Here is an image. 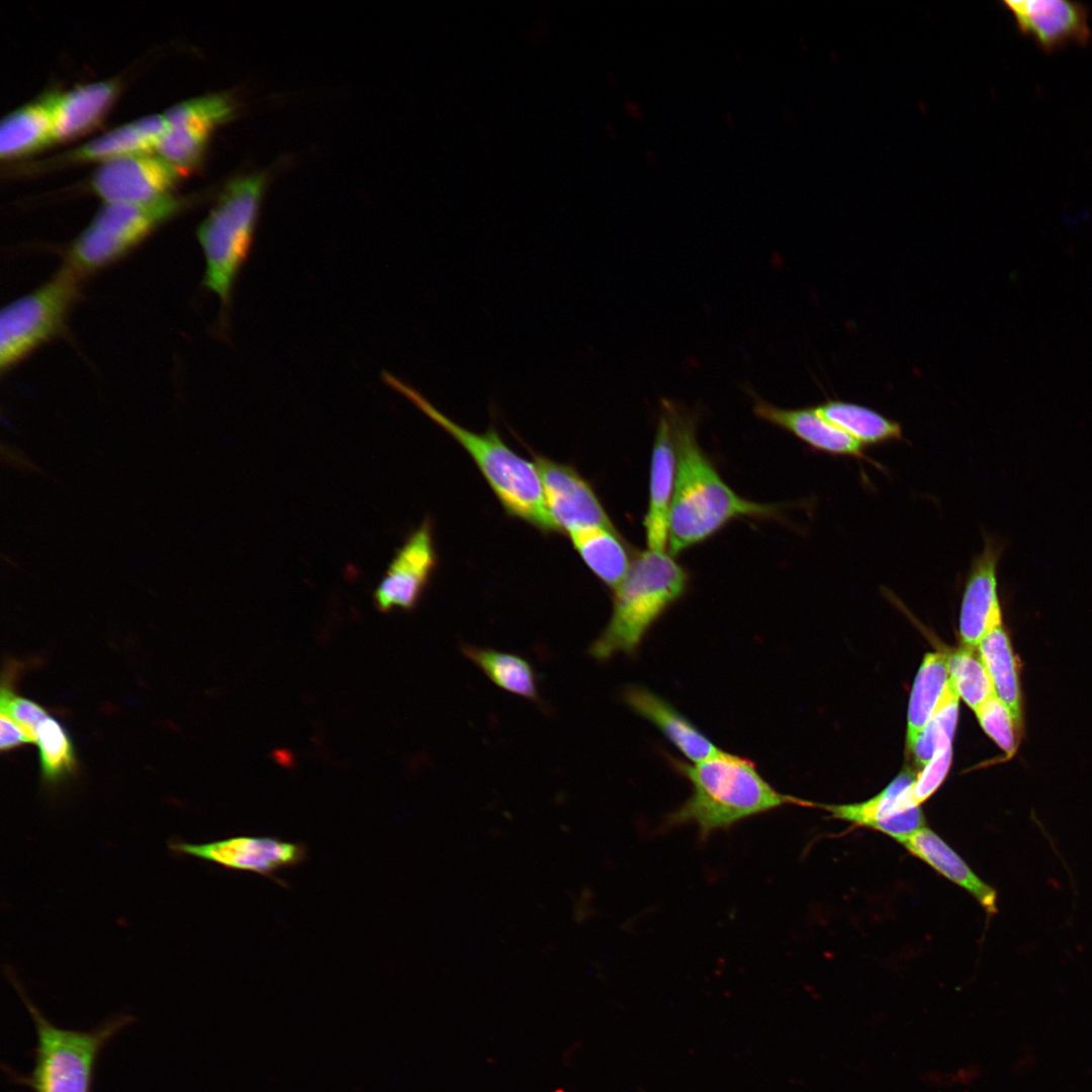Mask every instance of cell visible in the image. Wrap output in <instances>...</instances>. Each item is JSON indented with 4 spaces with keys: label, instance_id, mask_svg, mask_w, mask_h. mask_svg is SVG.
Wrapping results in <instances>:
<instances>
[{
    "label": "cell",
    "instance_id": "1",
    "mask_svg": "<svg viewBox=\"0 0 1092 1092\" xmlns=\"http://www.w3.org/2000/svg\"><path fill=\"white\" fill-rule=\"evenodd\" d=\"M661 406L672 425L676 455L667 542L671 556L707 540L733 520L780 517L779 506L743 498L722 479L698 443L694 415L671 400L662 399Z\"/></svg>",
    "mask_w": 1092,
    "mask_h": 1092
},
{
    "label": "cell",
    "instance_id": "2",
    "mask_svg": "<svg viewBox=\"0 0 1092 1092\" xmlns=\"http://www.w3.org/2000/svg\"><path fill=\"white\" fill-rule=\"evenodd\" d=\"M673 768L692 785V794L665 819L667 829L695 825L704 840L718 830L788 804L808 802L777 791L746 757L727 751L688 763L668 756Z\"/></svg>",
    "mask_w": 1092,
    "mask_h": 1092
},
{
    "label": "cell",
    "instance_id": "3",
    "mask_svg": "<svg viewBox=\"0 0 1092 1092\" xmlns=\"http://www.w3.org/2000/svg\"><path fill=\"white\" fill-rule=\"evenodd\" d=\"M382 379L462 446L509 516L543 533H557L547 513L540 475L534 462L511 449L494 428L483 433L469 431L443 415L424 395L396 376L383 372Z\"/></svg>",
    "mask_w": 1092,
    "mask_h": 1092
},
{
    "label": "cell",
    "instance_id": "4",
    "mask_svg": "<svg viewBox=\"0 0 1092 1092\" xmlns=\"http://www.w3.org/2000/svg\"><path fill=\"white\" fill-rule=\"evenodd\" d=\"M688 584V572L670 554L650 549L638 553L613 590V611L590 645L592 657L603 661L618 653L636 654L651 626L684 597Z\"/></svg>",
    "mask_w": 1092,
    "mask_h": 1092
},
{
    "label": "cell",
    "instance_id": "5",
    "mask_svg": "<svg viewBox=\"0 0 1092 1092\" xmlns=\"http://www.w3.org/2000/svg\"><path fill=\"white\" fill-rule=\"evenodd\" d=\"M266 177L252 173L232 180L197 229L205 259L203 285L228 308L237 278L249 258Z\"/></svg>",
    "mask_w": 1092,
    "mask_h": 1092
},
{
    "label": "cell",
    "instance_id": "6",
    "mask_svg": "<svg viewBox=\"0 0 1092 1092\" xmlns=\"http://www.w3.org/2000/svg\"><path fill=\"white\" fill-rule=\"evenodd\" d=\"M13 985L31 1016L36 1034L33 1067L23 1079L25 1085L33 1092H91L99 1054L130 1018L120 1016L89 1031L59 1027L26 998L15 980Z\"/></svg>",
    "mask_w": 1092,
    "mask_h": 1092
},
{
    "label": "cell",
    "instance_id": "7",
    "mask_svg": "<svg viewBox=\"0 0 1092 1092\" xmlns=\"http://www.w3.org/2000/svg\"><path fill=\"white\" fill-rule=\"evenodd\" d=\"M82 277L65 264L48 282L2 309V372L63 331L69 311L78 298Z\"/></svg>",
    "mask_w": 1092,
    "mask_h": 1092
},
{
    "label": "cell",
    "instance_id": "8",
    "mask_svg": "<svg viewBox=\"0 0 1092 1092\" xmlns=\"http://www.w3.org/2000/svg\"><path fill=\"white\" fill-rule=\"evenodd\" d=\"M181 201L105 202L71 246L65 264L84 276L117 260L171 217Z\"/></svg>",
    "mask_w": 1092,
    "mask_h": 1092
},
{
    "label": "cell",
    "instance_id": "9",
    "mask_svg": "<svg viewBox=\"0 0 1092 1092\" xmlns=\"http://www.w3.org/2000/svg\"><path fill=\"white\" fill-rule=\"evenodd\" d=\"M170 848L179 854L194 856L228 870L263 876L277 883H280L276 878L278 873L297 867L307 858L304 843L273 836L239 835L200 844L171 842Z\"/></svg>",
    "mask_w": 1092,
    "mask_h": 1092
},
{
    "label": "cell",
    "instance_id": "10",
    "mask_svg": "<svg viewBox=\"0 0 1092 1092\" xmlns=\"http://www.w3.org/2000/svg\"><path fill=\"white\" fill-rule=\"evenodd\" d=\"M547 513L557 533L616 528L590 483L570 464L533 453Z\"/></svg>",
    "mask_w": 1092,
    "mask_h": 1092
},
{
    "label": "cell",
    "instance_id": "11",
    "mask_svg": "<svg viewBox=\"0 0 1092 1092\" xmlns=\"http://www.w3.org/2000/svg\"><path fill=\"white\" fill-rule=\"evenodd\" d=\"M438 555L431 519L426 518L396 550L374 592L381 612L413 610L437 567Z\"/></svg>",
    "mask_w": 1092,
    "mask_h": 1092
},
{
    "label": "cell",
    "instance_id": "12",
    "mask_svg": "<svg viewBox=\"0 0 1092 1092\" xmlns=\"http://www.w3.org/2000/svg\"><path fill=\"white\" fill-rule=\"evenodd\" d=\"M916 777L917 774L907 769L872 799L821 807L832 818L875 829L901 843L926 825L923 811L914 799Z\"/></svg>",
    "mask_w": 1092,
    "mask_h": 1092
},
{
    "label": "cell",
    "instance_id": "13",
    "mask_svg": "<svg viewBox=\"0 0 1092 1092\" xmlns=\"http://www.w3.org/2000/svg\"><path fill=\"white\" fill-rule=\"evenodd\" d=\"M1003 549L1001 540L986 535L982 551L972 559L960 612L963 646L978 648L988 633L1002 625L997 570Z\"/></svg>",
    "mask_w": 1092,
    "mask_h": 1092
},
{
    "label": "cell",
    "instance_id": "14",
    "mask_svg": "<svg viewBox=\"0 0 1092 1092\" xmlns=\"http://www.w3.org/2000/svg\"><path fill=\"white\" fill-rule=\"evenodd\" d=\"M179 169L158 154L145 153L104 161L92 187L105 202H146L169 194Z\"/></svg>",
    "mask_w": 1092,
    "mask_h": 1092
},
{
    "label": "cell",
    "instance_id": "15",
    "mask_svg": "<svg viewBox=\"0 0 1092 1092\" xmlns=\"http://www.w3.org/2000/svg\"><path fill=\"white\" fill-rule=\"evenodd\" d=\"M1012 14L1018 30L1031 36L1044 51L1068 42L1089 40V9L1067 0H1007L1002 2Z\"/></svg>",
    "mask_w": 1092,
    "mask_h": 1092
},
{
    "label": "cell",
    "instance_id": "16",
    "mask_svg": "<svg viewBox=\"0 0 1092 1092\" xmlns=\"http://www.w3.org/2000/svg\"><path fill=\"white\" fill-rule=\"evenodd\" d=\"M675 468L672 425L668 414L660 405L651 452L648 509L644 519L646 541L650 550L665 551L667 546Z\"/></svg>",
    "mask_w": 1092,
    "mask_h": 1092
},
{
    "label": "cell",
    "instance_id": "17",
    "mask_svg": "<svg viewBox=\"0 0 1092 1092\" xmlns=\"http://www.w3.org/2000/svg\"><path fill=\"white\" fill-rule=\"evenodd\" d=\"M753 412L761 420L793 434L815 451L832 456L851 457L881 469L864 447L843 431L823 420L813 406L782 408L753 396Z\"/></svg>",
    "mask_w": 1092,
    "mask_h": 1092
},
{
    "label": "cell",
    "instance_id": "18",
    "mask_svg": "<svg viewBox=\"0 0 1092 1092\" xmlns=\"http://www.w3.org/2000/svg\"><path fill=\"white\" fill-rule=\"evenodd\" d=\"M623 700L633 712L652 723L693 763L724 752L672 704L647 688L631 686L623 692Z\"/></svg>",
    "mask_w": 1092,
    "mask_h": 1092
},
{
    "label": "cell",
    "instance_id": "19",
    "mask_svg": "<svg viewBox=\"0 0 1092 1092\" xmlns=\"http://www.w3.org/2000/svg\"><path fill=\"white\" fill-rule=\"evenodd\" d=\"M937 873L969 892L989 915L997 913V892L981 880L967 862L926 826L901 842Z\"/></svg>",
    "mask_w": 1092,
    "mask_h": 1092
},
{
    "label": "cell",
    "instance_id": "20",
    "mask_svg": "<svg viewBox=\"0 0 1092 1092\" xmlns=\"http://www.w3.org/2000/svg\"><path fill=\"white\" fill-rule=\"evenodd\" d=\"M589 570L615 590L627 575L633 558L616 528L593 527L568 535Z\"/></svg>",
    "mask_w": 1092,
    "mask_h": 1092
},
{
    "label": "cell",
    "instance_id": "21",
    "mask_svg": "<svg viewBox=\"0 0 1092 1092\" xmlns=\"http://www.w3.org/2000/svg\"><path fill=\"white\" fill-rule=\"evenodd\" d=\"M55 94H48L7 114L0 124V156L31 152L54 140Z\"/></svg>",
    "mask_w": 1092,
    "mask_h": 1092
},
{
    "label": "cell",
    "instance_id": "22",
    "mask_svg": "<svg viewBox=\"0 0 1092 1092\" xmlns=\"http://www.w3.org/2000/svg\"><path fill=\"white\" fill-rule=\"evenodd\" d=\"M116 90L114 81L103 80L55 93L54 140L71 138L91 126L110 104Z\"/></svg>",
    "mask_w": 1092,
    "mask_h": 1092
},
{
    "label": "cell",
    "instance_id": "23",
    "mask_svg": "<svg viewBox=\"0 0 1092 1092\" xmlns=\"http://www.w3.org/2000/svg\"><path fill=\"white\" fill-rule=\"evenodd\" d=\"M813 407L823 420L863 447L904 440L900 423L869 406L829 398Z\"/></svg>",
    "mask_w": 1092,
    "mask_h": 1092
},
{
    "label": "cell",
    "instance_id": "24",
    "mask_svg": "<svg viewBox=\"0 0 1092 1092\" xmlns=\"http://www.w3.org/2000/svg\"><path fill=\"white\" fill-rule=\"evenodd\" d=\"M463 655L496 687L541 705L538 681L531 663L520 655L462 644Z\"/></svg>",
    "mask_w": 1092,
    "mask_h": 1092
},
{
    "label": "cell",
    "instance_id": "25",
    "mask_svg": "<svg viewBox=\"0 0 1092 1092\" xmlns=\"http://www.w3.org/2000/svg\"><path fill=\"white\" fill-rule=\"evenodd\" d=\"M947 653H926L910 695L906 743L911 749L919 733L936 711L948 685Z\"/></svg>",
    "mask_w": 1092,
    "mask_h": 1092
},
{
    "label": "cell",
    "instance_id": "26",
    "mask_svg": "<svg viewBox=\"0 0 1092 1092\" xmlns=\"http://www.w3.org/2000/svg\"><path fill=\"white\" fill-rule=\"evenodd\" d=\"M991 677L995 695L1021 723V696L1016 658L1009 637L1000 625L988 633L978 646Z\"/></svg>",
    "mask_w": 1092,
    "mask_h": 1092
},
{
    "label": "cell",
    "instance_id": "27",
    "mask_svg": "<svg viewBox=\"0 0 1092 1092\" xmlns=\"http://www.w3.org/2000/svg\"><path fill=\"white\" fill-rule=\"evenodd\" d=\"M949 680L960 698L976 712L995 696L994 687L978 648L962 646L947 653Z\"/></svg>",
    "mask_w": 1092,
    "mask_h": 1092
},
{
    "label": "cell",
    "instance_id": "28",
    "mask_svg": "<svg viewBox=\"0 0 1092 1092\" xmlns=\"http://www.w3.org/2000/svg\"><path fill=\"white\" fill-rule=\"evenodd\" d=\"M960 696L948 678L945 693L930 721L911 747L915 762L924 766L937 750L951 743L957 726Z\"/></svg>",
    "mask_w": 1092,
    "mask_h": 1092
},
{
    "label": "cell",
    "instance_id": "29",
    "mask_svg": "<svg viewBox=\"0 0 1092 1092\" xmlns=\"http://www.w3.org/2000/svg\"><path fill=\"white\" fill-rule=\"evenodd\" d=\"M156 145L138 126L135 121L115 127L78 147L71 153L73 159L109 160L117 157L153 153Z\"/></svg>",
    "mask_w": 1092,
    "mask_h": 1092
},
{
    "label": "cell",
    "instance_id": "30",
    "mask_svg": "<svg viewBox=\"0 0 1092 1092\" xmlns=\"http://www.w3.org/2000/svg\"><path fill=\"white\" fill-rule=\"evenodd\" d=\"M43 780L56 784L72 774L76 759L73 744L64 727L54 718H46L36 732Z\"/></svg>",
    "mask_w": 1092,
    "mask_h": 1092
},
{
    "label": "cell",
    "instance_id": "31",
    "mask_svg": "<svg viewBox=\"0 0 1092 1092\" xmlns=\"http://www.w3.org/2000/svg\"><path fill=\"white\" fill-rule=\"evenodd\" d=\"M211 129L196 123L169 127L155 152L178 169L192 166L201 156Z\"/></svg>",
    "mask_w": 1092,
    "mask_h": 1092
},
{
    "label": "cell",
    "instance_id": "32",
    "mask_svg": "<svg viewBox=\"0 0 1092 1092\" xmlns=\"http://www.w3.org/2000/svg\"><path fill=\"white\" fill-rule=\"evenodd\" d=\"M234 109L230 98L212 94L185 100L168 108L164 117L169 127L187 123L205 124L215 127L226 120Z\"/></svg>",
    "mask_w": 1092,
    "mask_h": 1092
},
{
    "label": "cell",
    "instance_id": "33",
    "mask_svg": "<svg viewBox=\"0 0 1092 1092\" xmlns=\"http://www.w3.org/2000/svg\"><path fill=\"white\" fill-rule=\"evenodd\" d=\"M975 713L985 733L1011 757L1018 746L1021 723L1008 706L995 695Z\"/></svg>",
    "mask_w": 1092,
    "mask_h": 1092
},
{
    "label": "cell",
    "instance_id": "34",
    "mask_svg": "<svg viewBox=\"0 0 1092 1092\" xmlns=\"http://www.w3.org/2000/svg\"><path fill=\"white\" fill-rule=\"evenodd\" d=\"M1 712L14 720L25 731L31 742L36 741L37 728L49 717L41 706L13 694L6 688H3L1 692Z\"/></svg>",
    "mask_w": 1092,
    "mask_h": 1092
},
{
    "label": "cell",
    "instance_id": "35",
    "mask_svg": "<svg viewBox=\"0 0 1092 1092\" xmlns=\"http://www.w3.org/2000/svg\"><path fill=\"white\" fill-rule=\"evenodd\" d=\"M952 756V744L940 747L934 756L917 774L914 783V799L921 805L939 788L949 769Z\"/></svg>",
    "mask_w": 1092,
    "mask_h": 1092
},
{
    "label": "cell",
    "instance_id": "36",
    "mask_svg": "<svg viewBox=\"0 0 1092 1092\" xmlns=\"http://www.w3.org/2000/svg\"><path fill=\"white\" fill-rule=\"evenodd\" d=\"M31 742L25 731L9 716L0 715V747L2 751Z\"/></svg>",
    "mask_w": 1092,
    "mask_h": 1092
}]
</instances>
